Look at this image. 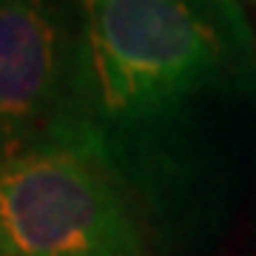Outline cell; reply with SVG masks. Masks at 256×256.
Returning a JSON list of instances; mask_svg holds the SVG:
<instances>
[{
  "instance_id": "obj_1",
  "label": "cell",
  "mask_w": 256,
  "mask_h": 256,
  "mask_svg": "<svg viewBox=\"0 0 256 256\" xmlns=\"http://www.w3.org/2000/svg\"><path fill=\"white\" fill-rule=\"evenodd\" d=\"M63 126L134 191L148 222L185 214L205 176L202 122L250 57L205 0H72Z\"/></svg>"
},
{
  "instance_id": "obj_2",
  "label": "cell",
  "mask_w": 256,
  "mask_h": 256,
  "mask_svg": "<svg viewBox=\"0 0 256 256\" xmlns=\"http://www.w3.org/2000/svg\"><path fill=\"white\" fill-rule=\"evenodd\" d=\"M0 256H154V242L117 171L60 134L0 160Z\"/></svg>"
},
{
  "instance_id": "obj_3",
  "label": "cell",
  "mask_w": 256,
  "mask_h": 256,
  "mask_svg": "<svg viewBox=\"0 0 256 256\" xmlns=\"http://www.w3.org/2000/svg\"><path fill=\"white\" fill-rule=\"evenodd\" d=\"M72 60V0H0V160L60 131Z\"/></svg>"
},
{
  "instance_id": "obj_4",
  "label": "cell",
  "mask_w": 256,
  "mask_h": 256,
  "mask_svg": "<svg viewBox=\"0 0 256 256\" xmlns=\"http://www.w3.org/2000/svg\"><path fill=\"white\" fill-rule=\"evenodd\" d=\"M214 14L222 20V26L228 28V34L234 37V43H236L248 57H254V28L248 23L245 12L239 6V0H205Z\"/></svg>"
}]
</instances>
